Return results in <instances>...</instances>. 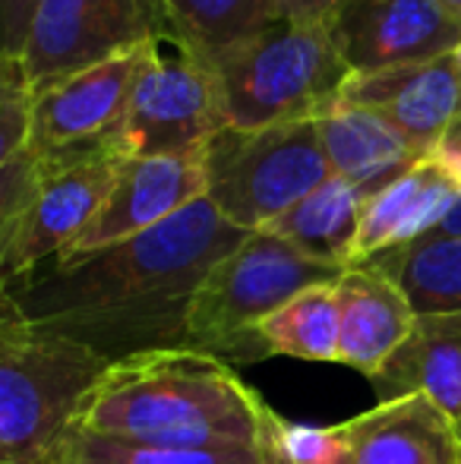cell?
Listing matches in <instances>:
<instances>
[{
    "mask_svg": "<svg viewBox=\"0 0 461 464\" xmlns=\"http://www.w3.org/2000/svg\"><path fill=\"white\" fill-rule=\"evenodd\" d=\"M120 159L101 152L44 161V178L0 263V294L57 259L99 215L114 187Z\"/></svg>",
    "mask_w": 461,
    "mask_h": 464,
    "instance_id": "obj_9",
    "label": "cell"
},
{
    "mask_svg": "<svg viewBox=\"0 0 461 464\" xmlns=\"http://www.w3.org/2000/svg\"><path fill=\"white\" fill-rule=\"evenodd\" d=\"M458 436H461V433H458Z\"/></svg>",
    "mask_w": 461,
    "mask_h": 464,
    "instance_id": "obj_35",
    "label": "cell"
},
{
    "mask_svg": "<svg viewBox=\"0 0 461 464\" xmlns=\"http://www.w3.org/2000/svg\"><path fill=\"white\" fill-rule=\"evenodd\" d=\"M456 199L458 178L449 168V161L439 152L420 159L401 178H395L392 184L363 202L351 266L367 263L376 253L411 244V240L437 231V225L446 218Z\"/></svg>",
    "mask_w": 461,
    "mask_h": 464,
    "instance_id": "obj_16",
    "label": "cell"
},
{
    "mask_svg": "<svg viewBox=\"0 0 461 464\" xmlns=\"http://www.w3.org/2000/svg\"><path fill=\"white\" fill-rule=\"evenodd\" d=\"M42 178H44V161L29 146L0 168V263H4L6 250H10L13 237H16L38 187H42Z\"/></svg>",
    "mask_w": 461,
    "mask_h": 464,
    "instance_id": "obj_25",
    "label": "cell"
},
{
    "mask_svg": "<svg viewBox=\"0 0 461 464\" xmlns=\"http://www.w3.org/2000/svg\"><path fill=\"white\" fill-rule=\"evenodd\" d=\"M38 0H0V86L19 82L25 35Z\"/></svg>",
    "mask_w": 461,
    "mask_h": 464,
    "instance_id": "obj_26",
    "label": "cell"
},
{
    "mask_svg": "<svg viewBox=\"0 0 461 464\" xmlns=\"http://www.w3.org/2000/svg\"><path fill=\"white\" fill-rule=\"evenodd\" d=\"M174 42L168 0H38L19 61V86L35 98L89 67Z\"/></svg>",
    "mask_w": 461,
    "mask_h": 464,
    "instance_id": "obj_7",
    "label": "cell"
},
{
    "mask_svg": "<svg viewBox=\"0 0 461 464\" xmlns=\"http://www.w3.org/2000/svg\"><path fill=\"white\" fill-rule=\"evenodd\" d=\"M256 348L265 357L339 363V297L335 285H316L291 297L256 325Z\"/></svg>",
    "mask_w": 461,
    "mask_h": 464,
    "instance_id": "obj_21",
    "label": "cell"
},
{
    "mask_svg": "<svg viewBox=\"0 0 461 464\" xmlns=\"http://www.w3.org/2000/svg\"><path fill=\"white\" fill-rule=\"evenodd\" d=\"M269 452L263 446H228V449H171L149 446L133 440L86 433L70 427L48 452L44 464H265Z\"/></svg>",
    "mask_w": 461,
    "mask_h": 464,
    "instance_id": "obj_23",
    "label": "cell"
},
{
    "mask_svg": "<svg viewBox=\"0 0 461 464\" xmlns=\"http://www.w3.org/2000/svg\"><path fill=\"white\" fill-rule=\"evenodd\" d=\"M345 269L320 263L269 231H253L212 266L187 313V348L218 361L256 363V325L291 297L316 285H335Z\"/></svg>",
    "mask_w": 461,
    "mask_h": 464,
    "instance_id": "obj_5",
    "label": "cell"
},
{
    "mask_svg": "<svg viewBox=\"0 0 461 464\" xmlns=\"http://www.w3.org/2000/svg\"><path fill=\"white\" fill-rule=\"evenodd\" d=\"M341 102L379 114L420 155H433L461 117L456 54L376 73H351L341 89Z\"/></svg>",
    "mask_w": 461,
    "mask_h": 464,
    "instance_id": "obj_13",
    "label": "cell"
},
{
    "mask_svg": "<svg viewBox=\"0 0 461 464\" xmlns=\"http://www.w3.org/2000/svg\"><path fill=\"white\" fill-rule=\"evenodd\" d=\"M345 0H275L272 23H297V25H329Z\"/></svg>",
    "mask_w": 461,
    "mask_h": 464,
    "instance_id": "obj_28",
    "label": "cell"
},
{
    "mask_svg": "<svg viewBox=\"0 0 461 464\" xmlns=\"http://www.w3.org/2000/svg\"><path fill=\"white\" fill-rule=\"evenodd\" d=\"M443 149H458V152H461V117H458L456 123H452L449 136L443 140Z\"/></svg>",
    "mask_w": 461,
    "mask_h": 464,
    "instance_id": "obj_29",
    "label": "cell"
},
{
    "mask_svg": "<svg viewBox=\"0 0 461 464\" xmlns=\"http://www.w3.org/2000/svg\"><path fill=\"white\" fill-rule=\"evenodd\" d=\"M272 455L282 464H335L348 455V442L335 427H307V423H291L272 411L269 430H265Z\"/></svg>",
    "mask_w": 461,
    "mask_h": 464,
    "instance_id": "obj_24",
    "label": "cell"
},
{
    "mask_svg": "<svg viewBox=\"0 0 461 464\" xmlns=\"http://www.w3.org/2000/svg\"><path fill=\"white\" fill-rule=\"evenodd\" d=\"M452 54H456V63H458V73H461V42H458V48L452 51Z\"/></svg>",
    "mask_w": 461,
    "mask_h": 464,
    "instance_id": "obj_32",
    "label": "cell"
},
{
    "mask_svg": "<svg viewBox=\"0 0 461 464\" xmlns=\"http://www.w3.org/2000/svg\"><path fill=\"white\" fill-rule=\"evenodd\" d=\"M222 127V102L209 70L184 51L171 57L155 51L136 80L127 114L101 152L111 159L203 155Z\"/></svg>",
    "mask_w": 461,
    "mask_h": 464,
    "instance_id": "obj_8",
    "label": "cell"
},
{
    "mask_svg": "<svg viewBox=\"0 0 461 464\" xmlns=\"http://www.w3.org/2000/svg\"><path fill=\"white\" fill-rule=\"evenodd\" d=\"M329 35L351 73H376L452 54L461 16L443 0H345Z\"/></svg>",
    "mask_w": 461,
    "mask_h": 464,
    "instance_id": "obj_11",
    "label": "cell"
},
{
    "mask_svg": "<svg viewBox=\"0 0 461 464\" xmlns=\"http://www.w3.org/2000/svg\"><path fill=\"white\" fill-rule=\"evenodd\" d=\"M246 231L197 199L161 225L82 256L51 259L4 297L35 329L95 351L108 363L187 348L193 294Z\"/></svg>",
    "mask_w": 461,
    "mask_h": 464,
    "instance_id": "obj_1",
    "label": "cell"
},
{
    "mask_svg": "<svg viewBox=\"0 0 461 464\" xmlns=\"http://www.w3.org/2000/svg\"><path fill=\"white\" fill-rule=\"evenodd\" d=\"M225 127L320 121L351 80L329 25L269 23L209 67Z\"/></svg>",
    "mask_w": 461,
    "mask_h": 464,
    "instance_id": "obj_3",
    "label": "cell"
},
{
    "mask_svg": "<svg viewBox=\"0 0 461 464\" xmlns=\"http://www.w3.org/2000/svg\"><path fill=\"white\" fill-rule=\"evenodd\" d=\"M272 408L231 363L197 348H161L108 363L73 427L171 449L263 446Z\"/></svg>",
    "mask_w": 461,
    "mask_h": 464,
    "instance_id": "obj_2",
    "label": "cell"
},
{
    "mask_svg": "<svg viewBox=\"0 0 461 464\" xmlns=\"http://www.w3.org/2000/svg\"><path fill=\"white\" fill-rule=\"evenodd\" d=\"M370 382L376 401L427 395L461 433V310L418 316L408 342Z\"/></svg>",
    "mask_w": 461,
    "mask_h": 464,
    "instance_id": "obj_17",
    "label": "cell"
},
{
    "mask_svg": "<svg viewBox=\"0 0 461 464\" xmlns=\"http://www.w3.org/2000/svg\"><path fill=\"white\" fill-rule=\"evenodd\" d=\"M339 297V363L373 379L408 342L414 316L408 297L373 266H348L335 281Z\"/></svg>",
    "mask_w": 461,
    "mask_h": 464,
    "instance_id": "obj_15",
    "label": "cell"
},
{
    "mask_svg": "<svg viewBox=\"0 0 461 464\" xmlns=\"http://www.w3.org/2000/svg\"><path fill=\"white\" fill-rule=\"evenodd\" d=\"M155 51L158 48H139L111 57L32 98L29 149H35L42 161L101 152L127 114L136 80Z\"/></svg>",
    "mask_w": 461,
    "mask_h": 464,
    "instance_id": "obj_10",
    "label": "cell"
},
{
    "mask_svg": "<svg viewBox=\"0 0 461 464\" xmlns=\"http://www.w3.org/2000/svg\"><path fill=\"white\" fill-rule=\"evenodd\" d=\"M206 199L225 221L253 234L332 178L316 121L256 130L222 127L203 152Z\"/></svg>",
    "mask_w": 461,
    "mask_h": 464,
    "instance_id": "obj_6",
    "label": "cell"
},
{
    "mask_svg": "<svg viewBox=\"0 0 461 464\" xmlns=\"http://www.w3.org/2000/svg\"><path fill=\"white\" fill-rule=\"evenodd\" d=\"M443 4L449 6L452 13H458V16H461V0H443Z\"/></svg>",
    "mask_w": 461,
    "mask_h": 464,
    "instance_id": "obj_30",
    "label": "cell"
},
{
    "mask_svg": "<svg viewBox=\"0 0 461 464\" xmlns=\"http://www.w3.org/2000/svg\"><path fill=\"white\" fill-rule=\"evenodd\" d=\"M29 130L32 98L19 82H4L0 86V168L29 146Z\"/></svg>",
    "mask_w": 461,
    "mask_h": 464,
    "instance_id": "obj_27",
    "label": "cell"
},
{
    "mask_svg": "<svg viewBox=\"0 0 461 464\" xmlns=\"http://www.w3.org/2000/svg\"><path fill=\"white\" fill-rule=\"evenodd\" d=\"M316 127L332 174L357 187L367 199L401 178L420 159H427L411 142L401 140L379 114L341 98L316 121Z\"/></svg>",
    "mask_w": 461,
    "mask_h": 464,
    "instance_id": "obj_18",
    "label": "cell"
},
{
    "mask_svg": "<svg viewBox=\"0 0 461 464\" xmlns=\"http://www.w3.org/2000/svg\"><path fill=\"white\" fill-rule=\"evenodd\" d=\"M335 464H354V459H351V452H348V455H341V459L335 461Z\"/></svg>",
    "mask_w": 461,
    "mask_h": 464,
    "instance_id": "obj_33",
    "label": "cell"
},
{
    "mask_svg": "<svg viewBox=\"0 0 461 464\" xmlns=\"http://www.w3.org/2000/svg\"><path fill=\"white\" fill-rule=\"evenodd\" d=\"M265 452H269V461H265V464H282V461H278V459H275V455H272V449H269V442H265Z\"/></svg>",
    "mask_w": 461,
    "mask_h": 464,
    "instance_id": "obj_31",
    "label": "cell"
},
{
    "mask_svg": "<svg viewBox=\"0 0 461 464\" xmlns=\"http://www.w3.org/2000/svg\"><path fill=\"white\" fill-rule=\"evenodd\" d=\"M206 196L203 155H158V159H120L114 187L92 225L57 259L95 253L161 225L180 208Z\"/></svg>",
    "mask_w": 461,
    "mask_h": 464,
    "instance_id": "obj_12",
    "label": "cell"
},
{
    "mask_svg": "<svg viewBox=\"0 0 461 464\" xmlns=\"http://www.w3.org/2000/svg\"><path fill=\"white\" fill-rule=\"evenodd\" d=\"M363 202H367V196L360 189L332 174L263 231L288 240L310 259L348 269L354 263Z\"/></svg>",
    "mask_w": 461,
    "mask_h": 464,
    "instance_id": "obj_19",
    "label": "cell"
},
{
    "mask_svg": "<svg viewBox=\"0 0 461 464\" xmlns=\"http://www.w3.org/2000/svg\"><path fill=\"white\" fill-rule=\"evenodd\" d=\"M178 25V51L209 70L234 44L272 23L275 0H168Z\"/></svg>",
    "mask_w": 461,
    "mask_h": 464,
    "instance_id": "obj_22",
    "label": "cell"
},
{
    "mask_svg": "<svg viewBox=\"0 0 461 464\" xmlns=\"http://www.w3.org/2000/svg\"><path fill=\"white\" fill-rule=\"evenodd\" d=\"M367 266L399 285L414 316H443L461 310V237L424 234L411 244L376 253Z\"/></svg>",
    "mask_w": 461,
    "mask_h": 464,
    "instance_id": "obj_20",
    "label": "cell"
},
{
    "mask_svg": "<svg viewBox=\"0 0 461 464\" xmlns=\"http://www.w3.org/2000/svg\"><path fill=\"white\" fill-rule=\"evenodd\" d=\"M339 430L354 464H461L456 423L427 395L376 401Z\"/></svg>",
    "mask_w": 461,
    "mask_h": 464,
    "instance_id": "obj_14",
    "label": "cell"
},
{
    "mask_svg": "<svg viewBox=\"0 0 461 464\" xmlns=\"http://www.w3.org/2000/svg\"><path fill=\"white\" fill-rule=\"evenodd\" d=\"M105 367V357L35 329L0 297V464L48 459Z\"/></svg>",
    "mask_w": 461,
    "mask_h": 464,
    "instance_id": "obj_4",
    "label": "cell"
},
{
    "mask_svg": "<svg viewBox=\"0 0 461 464\" xmlns=\"http://www.w3.org/2000/svg\"><path fill=\"white\" fill-rule=\"evenodd\" d=\"M42 464H44V461H42Z\"/></svg>",
    "mask_w": 461,
    "mask_h": 464,
    "instance_id": "obj_34",
    "label": "cell"
}]
</instances>
